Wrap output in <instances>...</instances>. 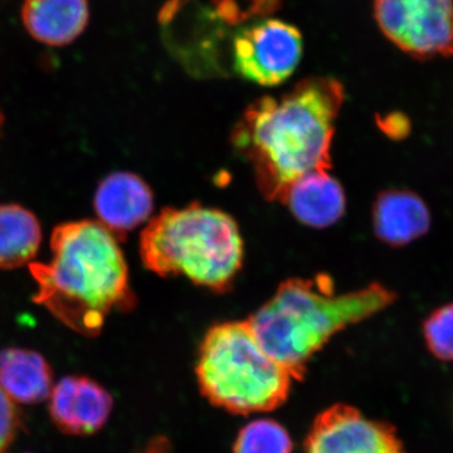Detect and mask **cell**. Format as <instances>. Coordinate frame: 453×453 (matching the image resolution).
Segmentation results:
<instances>
[{"instance_id":"cell-10","label":"cell","mask_w":453,"mask_h":453,"mask_svg":"<svg viewBox=\"0 0 453 453\" xmlns=\"http://www.w3.org/2000/svg\"><path fill=\"white\" fill-rule=\"evenodd\" d=\"M94 205L101 225L121 240L150 217L154 196L150 188L138 175L118 172L101 181Z\"/></svg>"},{"instance_id":"cell-16","label":"cell","mask_w":453,"mask_h":453,"mask_svg":"<svg viewBox=\"0 0 453 453\" xmlns=\"http://www.w3.org/2000/svg\"><path fill=\"white\" fill-rule=\"evenodd\" d=\"M288 431L273 419L249 423L238 434L234 453H291Z\"/></svg>"},{"instance_id":"cell-15","label":"cell","mask_w":453,"mask_h":453,"mask_svg":"<svg viewBox=\"0 0 453 453\" xmlns=\"http://www.w3.org/2000/svg\"><path fill=\"white\" fill-rule=\"evenodd\" d=\"M42 240L35 214L18 204L0 205V268L31 264Z\"/></svg>"},{"instance_id":"cell-4","label":"cell","mask_w":453,"mask_h":453,"mask_svg":"<svg viewBox=\"0 0 453 453\" xmlns=\"http://www.w3.org/2000/svg\"><path fill=\"white\" fill-rule=\"evenodd\" d=\"M243 240L226 211L193 203L165 208L140 237V256L151 273L186 276L196 285L226 292L243 265Z\"/></svg>"},{"instance_id":"cell-1","label":"cell","mask_w":453,"mask_h":453,"mask_svg":"<svg viewBox=\"0 0 453 453\" xmlns=\"http://www.w3.org/2000/svg\"><path fill=\"white\" fill-rule=\"evenodd\" d=\"M344 86L333 77H310L280 97L247 107L232 144L252 165L261 195L283 202L288 188L314 170L332 169V142Z\"/></svg>"},{"instance_id":"cell-9","label":"cell","mask_w":453,"mask_h":453,"mask_svg":"<svg viewBox=\"0 0 453 453\" xmlns=\"http://www.w3.org/2000/svg\"><path fill=\"white\" fill-rule=\"evenodd\" d=\"M112 404L111 395L97 381L70 375L50 393V418L64 434L88 436L106 425Z\"/></svg>"},{"instance_id":"cell-20","label":"cell","mask_w":453,"mask_h":453,"mask_svg":"<svg viewBox=\"0 0 453 453\" xmlns=\"http://www.w3.org/2000/svg\"><path fill=\"white\" fill-rule=\"evenodd\" d=\"M170 445L165 438L159 437L150 442L142 453H169Z\"/></svg>"},{"instance_id":"cell-19","label":"cell","mask_w":453,"mask_h":453,"mask_svg":"<svg viewBox=\"0 0 453 453\" xmlns=\"http://www.w3.org/2000/svg\"><path fill=\"white\" fill-rule=\"evenodd\" d=\"M378 125L392 139H404L411 131L410 119L402 112H390L383 116Z\"/></svg>"},{"instance_id":"cell-12","label":"cell","mask_w":453,"mask_h":453,"mask_svg":"<svg viewBox=\"0 0 453 453\" xmlns=\"http://www.w3.org/2000/svg\"><path fill=\"white\" fill-rule=\"evenodd\" d=\"M88 0H25L22 22L32 38L47 46L73 43L88 25Z\"/></svg>"},{"instance_id":"cell-11","label":"cell","mask_w":453,"mask_h":453,"mask_svg":"<svg viewBox=\"0 0 453 453\" xmlns=\"http://www.w3.org/2000/svg\"><path fill=\"white\" fill-rule=\"evenodd\" d=\"M282 203L301 223L315 228L338 222L347 207L344 189L329 170H314L297 179Z\"/></svg>"},{"instance_id":"cell-6","label":"cell","mask_w":453,"mask_h":453,"mask_svg":"<svg viewBox=\"0 0 453 453\" xmlns=\"http://www.w3.org/2000/svg\"><path fill=\"white\" fill-rule=\"evenodd\" d=\"M303 35L280 19H256L232 35V70L246 81L277 86L295 73L303 57Z\"/></svg>"},{"instance_id":"cell-18","label":"cell","mask_w":453,"mask_h":453,"mask_svg":"<svg viewBox=\"0 0 453 453\" xmlns=\"http://www.w3.org/2000/svg\"><path fill=\"white\" fill-rule=\"evenodd\" d=\"M20 428L19 411L0 388V453H7Z\"/></svg>"},{"instance_id":"cell-14","label":"cell","mask_w":453,"mask_h":453,"mask_svg":"<svg viewBox=\"0 0 453 453\" xmlns=\"http://www.w3.org/2000/svg\"><path fill=\"white\" fill-rule=\"evenodd\" d=\"M52 386V368L37 351L22 348L0 351V388L14 403H40L49 398Z\"/></svg>"},{"instance_id":"cell-3","label":"cell","mask_w":453,"mask_h":453,"mask_svg":"<svg viewBox=\"0 0 453 453\" xmlns=\"http://www.w3.org/2000/svg\"><path fill=\"white\" fill-rule=\"evenodd\" d=\"M395 299L380 283L338 295L327 276L290 279L249 321L262 348L301 380L309 360L335 334L383 311Z\"/></svg>"},{"instance_id":"cell-7","label":"cell","mask_w":453,"mask_h":453,"mask_svg":"<svg viewBox=\"0 0 453 453\" xmlns=\"http://www.w3.org/2000/svg\"><path fill=\"white\" fill-rule=\"evenodd\" d=\"M374 18L384 35L413 58L453 56V0H375Z\"/></svg>"},{"instance_id":"cell-21","label":"cell","mask_w":453,"mask_h":453,"mask_svg":"<svg viewBox=\"0 0 453 453\" xmlns=\"http://www.w3.org/2000/svg\"><path fill=\"white\" fill-rule=\"evenodd\" d=\"M0 124H2V121H0Z\"/></svg>"},{"instance_id":"cell-8","label":"cell","mask_w":453,"mask_h":453,"mask_svg":"<svg viewBox=\"0 0 453 453\" xmlns=\"http://www.w3.org/2000/svg\"><path fill=\"white\" fill-rule=\"evenodd\" d=\"M306 453H405L395 426L375 421L348 404H335L316 417Z\"/></svg>"},{"instance_id":"cell-13","label":"cell","mask_w":453,"mask_h":453,"mask_svg":"<svg viewBox=\"0 0 453 453\" xmlns=\"http://www.w3.org/2000/svg\"><path fill=\"white\" fill-rule=\"evenodd\" d=\"M431 216L426 203L408 190H387L372 207L375 234L390 246H404L427 234Z\"/></svg>"},{"instance_id":"cell-17","label":"cell","mask_w":453,"mask_h":453,"mask_svg":"<svg viewBox=\"0 0 453 453\" xmlns=\"http://www.w3.org/2000/svg\"><path fill=\"white\" fill-rule=\"evenodd\" d=\"M426 347L440 362L453 363V303L431 312L423 323Z\"/></svg>"},{"instance_id":"cell-2","label":"cell","mask_w":453,"mask_h":453,"mask_svg":"<svg viewBox=\"0 0 453 453\" xmlns=\"http://www.w3.org/2000/svg\"><path fill=\"white\" fill-rule=\"evenodd\" d=\"M118 241L94 220L57 226L50 264H29L38 286L33 301L73 332L97 336L112 310L129 311L136 303Z\"/></svg>"},{"instance_id":"cell-5","label":"cell","mask_w":453,"mask_h":453,"mask_svg":"<svg viewBox=\"0 0 453 453\" xmlns=\"http://www.w3.org/2000/svg\"><path fill=\"white\" fill-rule=\"evenodd\" d=\"M203 395L231 413L268 412L285 403L294 377L262 348L249 320L214 325L196 363Z\"/></svg>"}]
</instances>
